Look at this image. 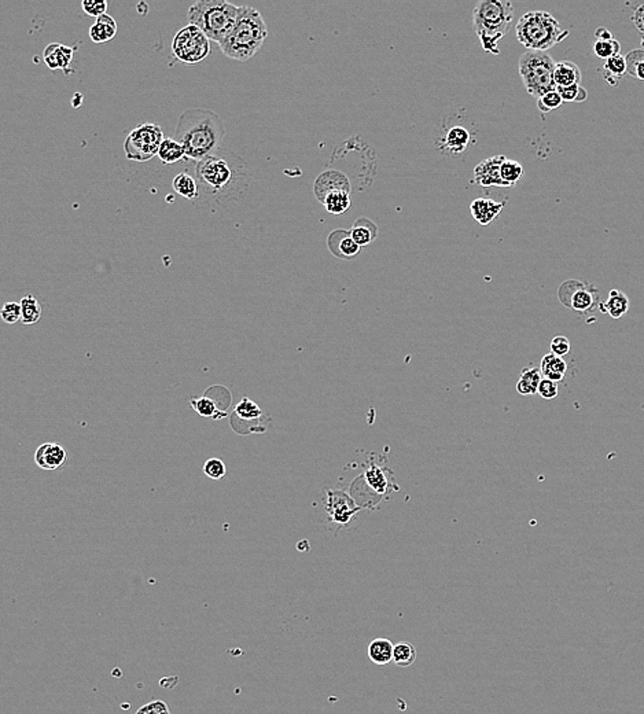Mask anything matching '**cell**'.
Returning a JSON list of instances; mask_svg holds the SVG:
<instances>
[{
    "label": "cell",
    "mask_w": 644,
    "mask_h": 714,
    "mask_svg": "<svg viewBox=\"0 0 644 714\" xmlns=\"http://www.w3.org/2000/svg\"><path fill=\"white\" fill-rule=\"evenodd\" d=\"M199 209L214 210L240 200L249 187V173L244 161L235 152L220 150L199 162L195 168Z\"/></svg>",
    "instance_id": "1"
},
{
    "label": "cell",
    "mask_w": 644,
    "mask_h": 714,
    "mask_svg": "<svg viewBox=\"0 0 644 714\" xmlns=\"http://www.w3.org/2000/svg\"><path fill=\"white\" fill-rule=\"evenodd\" d=\"M224 137L225 126L221 117L209 108L184 110L174 128V139L184 147L185 158L196 162L218 152Z\"/></svg>",
    "instance_id": "2"
},
{
    "label": "cell",
    "mask_w": 644,
    "mask_h": 714,
    "mask_svg": "<svg viewBox=\"0 0 644 714\" xmlns=\"http://www.w3.org/2000/svg\"><path fill=\"white\" fill-rule=\"evenodd\" d=\"M266 36L268 29L260 11L242 5L233 29L218 47L227 58L246 62L261 49Z\"/></svg>",
    "instance_id": "3"
},
{
    "label": "cell",
    "mask_w": 644,
    "mask_h": 714,
    "mask_svg": "<svg viewBox=\"0 0 644 714\" xmlns=\"http://www.w3.org/2000/svg\"><path fill=\"white\" fill-rule=\"evenodd\" d=\"M512 18L514 7L508 0H482L475 5L474 30L486 52L500 55L498 41L504 37Z\"/></svg>",
    "instance_id": "4"
},
{
    "label": "cell",
    "mask_w": 644,
    "mask_h": 714,
    "mask_svg": "<svg viewBox=\"0 0 644 714\" xmlns=\"http://www.w3.org/2000/svg\"><path fill=\"white\" fill-rule=\"evenodd\" d=\"M518 41L527 51L547 52L566 37L568 30L563 29L556 18L547 11H529L523 14L515 26Z\"/></svg>",
    "instance_id": "5"
},
{
    "label": "cell",
    "mask_w": 644,
    "mask_h": 714,
    "mask_svg": "<svg viewBox=\"0 0 644 714\" xmlns=\"http://www.w3.org/2000/svg\"><path fill=\"white\" fill-rule=\"evenodd\" d=\"M239 7L225 0H199L188 8V21L198 26L209 40L222 43L233 29Z\"/></svg>",
    "instance_id": "6"
},
{
    "label": "cell",
    "mask_w": 644,
    "mask_h": 714,
    "mask_svg": "<svg viewBox=\"0 0 644 714\" xmlns=\"http://www.w3.org/2000/svg\"><path fill=\"white\" fill-rule=\"evenodd\" d=\"M555 65L547 52L526 51L519 56L518 69L527 93L538 99L556 89L553 80Z\"/></svg>",
    "instance_id": "7"
},
{
    "label": "cell",
    "mask_w": 644,
    "mask_h": 714,
    "mask_svg": "<svg viewBox=\"0 0 644 714\" xmlns=\"http://www.w3.org/2000/svg\"><path fill=\"white\" fill-rule=\"evenodd\" d=\"M163 140L165 136L159 125L150 122L141 124L128 133L124 141V151L128 159L146 162L154 155H158Z\"/></svg>",
    "instance_id": "8"
},
{
    "label": "cell",
    "mask_w": 644,
    "mask_h": 714,
    "mask_svg": "<svg viewBox=\"0 0 644 714\" xmlns=\"http://www.w3.org/2000/svg\"><path fill=\"white\" fill-rule=\"evenodd\" d=\"M172 51L179 60L195 65L210 55V40L198 26L188 23L174 34Z\"/></svg>",
    "instance_id": "9"
},
{
    "label": "cell",
    "mask_w": 644,
    "mask_h": 714,
    "mask_svg": "<svg viewBox=\"0 0 644 714\" xmlns=\"http://www.w3.org/2000/svg\"><path fill=\"white\" fill-rule=\"evenodd\" d=\"M559 301L573 312L584 314L599 308V290L589 283L567 280L557 290Z\"/></svg>",
    "instance_id": "10"
},
{
    "label": "cell",
    "mask_w": 644,
    "mask_h": 714,
    "mask_svg": "<svg viewBox=\"0 0 644 714\" xmlns=\"http://www.w3.org/2000/svg\"><path fill=\"white\" fill-rule=\"evenodd\" d=\"M354 505V500L343 492H328L327 494L325 509L332 522L338 525H346L360 511V507Z\"/></svg>",
    "instance_id": "11"
},
{
    "label": "cell",
    "mask_w": 644,
    "mask_h": 714,
    "mask_svg": "<svg viewBox=\"0 0 644 714\" xmlns=\"http://www.w3.org/2000/svg\"><path fill=\"white\" fill-rule=\"evenodd\" d=\"M504 159V155H494L479 162L474 169V181L483 188L504 187L501 178V165Z\"/></svg>",
    "instance_id": "12"
},
{
    "label": "cell",
    "mask_w": 644,
    "mask_h": 714,
    "mask_svg": "<svg viewBox=\"0 0 644 714\" xmlns=\"http://www.w3.org/2000/svg\"><path fill=\"white\" fill-rule=\"evenodd\" d=\"M67 460V450L59 444L45 442L40 445L34 453L36 464L48 471H54L60 468Z\"/></svg>",
    "instance_id": "13"
},
{
    "label": "cell",
    "mask_w": 644,
    "mask_h": 714,
    "mask_svg": "<svg viewBox=\"0 0 644 714\" xmlns=\"http://www.w3.org/2000/svg\"><path fill=\"white\" fill-rule=\"evenodd\" d=\"M332 191H350L349 180L338 170H325L314 181V194L320 202Z\"/></svg>",
    "instance_id": "14"
},
{
    "label": "cell",
    "mask_w": 644,
    "mask_h": 714,
    "mask_svg": "<svg viewBox=\"0 0 644 714\" xmlns=\"http://www.w3.org/2000/svg\"><path fill=\"white\" fill-rule=\"evenodd\" d=\"M74 51L76 48L73 47L60 43H51L44 48L43 59L51 70L60 69L66 71L74 58Z\"/></svg>",
    "instance_id": "15"
},
{
    "label": "cell",
    "mask_w": 644,
    "mask_h": 714,
    "mask_svg": "<svg viewBox=\"0 0 644 714\" xmlns=\"http://www.w3.org/2000/svg\"><path fill=\"white\" fill-rule=\"evenodd\" d=\"M328 249L339 258L356 257L360 251V246L352 239L349 232L336 229L328 236Z\"/></svg>",
    "instance_id": "16"
},
{
    "label": "cell",
    "mask_w": 644,
    "mask_h": 714,
    "mask_svg": "<svg viewBox=\"0 0 644 714\" xmlns=\"http://www.w3.org/2000/svg\"><path fill=\"white\" fill-rule=\"evenodd\" d=\"M504 202H497L487 198H479L471 202L470 210L474 220L481 225L490 224L503 210Z\"/></svg>",
    "instance_id": "17"
},
{
    "label": "cell",
    "mask_w": 644,
    "mask_h": 714,
    "mask_svg": "<svg viewBox=\"0 0 644 714\" xmlns=\"http://www.w3.org/2000/svg\"><path fill=\"white\" fill-rule=\"evenodd\" d=\"M117 34V22L108 14L99 16L89 27V38L95 44H106Z\"/></svg>",
    "instance_id": "18"
},
{
    "label": "cell",
    "mask_w": 644,
    "mask_h": 714,
    "mask_svg": "<svg viewBox=\"0 0 644 714\" xmlns=\"http://www.w3.org/2000/svg\"><path fill=\"white\" fill-rule=\"evenodd\" d=\"M394 644L386 637L373 638L367 647V655L372 663L383 666L393 662Z\"/></svg>",
    "instance_id": "19"
},
{
    "label": "cell",
    "mask_w": 644,
    "mask_h": 714,
    "mask_svg": "<svg viewBox=\"0 0 644 714\" xmlns=\"http://www.w3.org/2000/svg\"><path fill=\"white\" fill-rule=\"evenodd\" d=\"M553 80L556 88L559 87H570L581 82V70L579 67L570 60H560L555 65Z\"/></svg>",
    "instance_id": "20"
},
{
    "label": "cell",
    "mask_w": 644,
    "mask_h": 714,
    "mask_svg": "<svg viewBox=\"0 0 644 714\" xmlns=\"http://www.w3.org/2000/svg\"><path fill=\"white\" fill-rule=\"evenodd\" d=\"M540 371L545 379H549V380H553L557 383L564 378V375L567 372V362L563 360V357L548 353L541 360Z\"/></svg>",
    "instance_id": "21"
},
{
    "label": "cell",
    "mask_w": 644,
    "mask_h": 714,
    "mask_svg": "<svg viewBox=\"0 0 644 714\" xmlns=\"http://www.w3.org/2000/svg\"><path fill=\"white\" fill-rule=\"evenodd\" d=\"M470 140H471V135L465 128L453 126L446 132L442 147L446 151H449L450 154H460L467 150Z\"/></svg>",
    "instance_id": "22"
},
{
    "label": "cell",
    "mask_w": 644,
    "mask_h": 714,
    "mask_svg": "<svg viewBox=\"0 0 644 714\" xmlns=\"http://www.w3.org/2000/svg\"><path fill=\"white\" fill-rule=\"evenodd\" d=\"M603 313L610 314L612 319H621L629 310V298L619 290H611L604 303L599 305Z\"/></svg>",
    "instance_id": "23"
},
{
    "label": "cell",
    "mask_w": 644,
    "mask_h": 714,
    "mask_svg": "<svg viewBox=\"0 0 644 714\" xmlns=\"http://www.w3.org/2000/svg\"><path fill=\"white\" fill-rule=\"evenodd\" d=\"M541 378L540 368L526 367L520 372V378L516 382V391L522 395H533L538 391Z\"/></svg>",
    "instance_id": "24"
},
{
    "label": "cell",
    "mask_w": 644,
    "mask_h": 714,
    "mask_svg": "<svg viewBox=\"0 0 644 714\" xmlns=\"http://www.w3.org/2000/svg\"><path fill=\"white\" fill-rule=\"evenodd\" d=\"M352 239L361 247L372 243L378 236V228L368 218H358L349 231Z\"/></svg>",
    "instance_id": "25"
},
{
    "label": "cell",
    "mask_w": 644,
    "mask_h": 714,
    "mask_svg": "<svg viewBox=\"0 0 644 714\" xmlns=\"http://www.w3.org/2000/svg\"><path fill=\"white\" fill-rule=\"evenodd\" d=\"M626 70H628V66H626L625 55L619 54V55L611 56L610 59H607L604 62L601 73H603L604 78L608 81V84L617 85V81L621 80L626 74Z\"/></svg>",
    "instance_id": "26"
},
{
    "label": "cell",
    "mask_w": 644,
    "mask_h": 714,
    "mask_svg": "<svg viewBox=\"0 0 644 714\" xmlns=\"http://www.w3.org/2000/svg\"><path fill=\"white\" fill-rule=\"evenodd\" d=\"M158 158L165 165H173V163L181 161L183 158H185V151H184V147L181 146V143H179L176 139L165 137V140L162 141V144L159 147Z\"/></svg>",
    "instance_id": "27"
},
{
    "label": "cell",
    "mask_w": 644,
    "mask_h": 714,
    "mask_svg": "<svg viewBox=\"0 0 644 714\" xmlns=\"http://www.w3.org/2000/svg\"><path fill=\"white\" fill-rule=\"evenodd\" d=\"M172 187L179 195H181L183 198H185L188 200L195 202L198 199L199 191H198L196 180L192 176H189L188 173H179L177 176H174V178L172 181Z\"/></svg>",
    "instance_id": "28"
},
{
    "label": "cell",
    "mask_w": 644,
    "mask_h": 714,
    "mask_svg": "<svg viewBox=\"0 0 644 714\" xmlns=\"http://www.w3.org/2000/svg\"><path fill=\"white\" fill-rule=\"evenodd\" d=\"M327 211L332 214H342L350 207V196L347 191H332L321 202Z\"/></svg>",
    "instance_id": "29"
},
{
    "label": "cell",
    "mask_w": 644,
    "mask_h": 714,
    "mask_svg": "<svg viewBox=\"0 0 644 714\" xmlns=\"http://www.w3.org/2000/svg\"><path fill=\"white\" fill-rule=\"evenodd\" d=\"M21 309L22 316L21 320L23 324H34L38 321L41 316V305L40 302L30 294H26L21 298Z\"/></svg>",
    "instance_id": "30"
},
{
    "label": "cell",
    "mask_w": 644,
    "mask_h": 714,
    "mask_svg": "<svg viewBox=\"0 0 644 714\" xmlns=\"http://www.w3.org/2000/svg\"><path fill=\"white\" fill-rule=\"evenodd\" d=\"M416 648L412 643L401 641L394 644L393 662L400 667H408L416 660Z\"/></svg>",
    "instance_id": "31"
},
{
    "label": "cell",
    "mask_w": 644,
    "mask_h": 714,
    "mask_svg": "<svg viewBox=\"0 0 644 714\" xmlns=\"http://www.w3.org/2000/svg\"><path fill=\"white\" fill-rule=\"evenodd\" d=\"M191 405L195 412H198L203 417L210 419H221L225 416V412H220L217 404L207 395L199 398H191Z\"/></svg>",
    "instance_id": "32"
},
{
    "label": "cell",
    "mask_w": 644,
    "mask_h": 714,
    "mask_svg": "<svg viewBox=\"0 0 644 714\" xmlns=\"http://www.w3.org/2000/svg\"><path fill=\"white\" fill-rule=\"evenodd\" d=\"M523 177V168L518 161L508 159L505 157L503 165H501V178L504 183V187H512L515 185L520 178Z\"/></svg>",
    "instance_id": "33"
},
{
    "label": "cell",
    "mask_w": 644,
    "mask_h": 714,
    "mask_svg": "<svg viewBox=\"0 0 644 714\" xmlns=\"http://www.w3.org/2000/svg\"><path fill=\"white\" fill-rule=\"evenodd\" d=\"M626 73L637 80H644V49H633L625 55Z\"/></svg>",
    "instance_id": "34"
},
{
    "label": "cell",
    "mask_w": 644,
    "mask_h": 714,
    "mask_svg": "<svg viewBox=\"0 0 644 714\" xmlns=\"http://www.w3.org/2000/svg\"><path fill=\"white\" fill-rule=\"evenodd\" d=\"M364 478L367 481V485L373 490V492H378V493H384L386 489H387V478L383 472V470L378 465H371L365 474H364Z\"/></svg>",
    "instance_id": "35"
},
{
    "label": "cell",
    "mask_w": 644,
    "mask_h": 714,
    "mask_svg": "<svg viewBox=\"0 0 644 714\" xmlns=\"http://www.w3.org/2000/svg\"><path fill=\"white\" fill-rule=\"evenodd\" d=\"M235 415L243 420H258L262 416V411L254 401L243 397L235 406Z\"/></svg>",
    "instance_id": "36"
},
{
    "label": "cell",
    "mask_w": 644,
    "mask_h": 714,
    "mask_svg": "<svg viewBox=\"0 0 644 714\" xmlns=\"http://www.w3.org/2000/svg\"><path fill=\"white\" fill-rule=\"evenodd\" d=\"M593 52L597 58L600 59H610L611 56H615V55H619L621 54V44L612 38L610 41H599L596 40L595 45H593Z\"/></svg>",
    "instance_id": "37"
},
{
    "label": "cell",
    "mask_w": 644,
    "mask_h": 714,
    "mask_svg": "<svg viewBox=\"0 0 644 714\" xmlns=\"http://www.w3.org/2000/svg\"><path fill=\"white\" fill-rule=\"evenodd\" d=\"M563 102H584L588 97V92L579 84H574L570 87H559L556 88Z\"/></svg>",
    "instance_id": "38"
},
{
    "label": "cell",
    "mask_w": 644,
    "mask_h": 714,
    "mask_svg": "<svg viewBox=\"0 0 644 714\" xmlns=\"http://www.w3.org/2000/svg\"><path fill=\"white\" fill-rule=\"evenodd\" d=\"M563 103V99L562 96L559 95V92L555 89V91H551L545 95H542L541 97L537 99V106L538 108L542 111V113H548V111H552V110H556L562 106Z\"/></svg>",
    "instance_id": "39"
},
{
    "label": "cell",
    "mask_w": 644,
    "mask_h": 714,
    "mask_svg": "<svg viewBox=\"0 0 644 714\" xmlns=\"http://www.w3.org/2000/svg\"><path fill=\"white\" fill-rule=\"evenodd\" d=\"M203 472L210 479H221L227 474V467L222 460H220L217 457H211L205 461Z\"/></svg>",
    "instance_id": "40"
},
{
    "label": "cell",
    "mask_w": 644,
    "mask_h": 714,
    "mask_svg": "<svg viewBox=\"0 0 644 714\" xmlns=\"http://www.w3.org/2000/svg\"><path fill=\"white\" fill-rule=\"evenodd\" d=\"M81 5H82V10H84V12L87 15L95 16L96 19L99 16L104 15L106 11H107V7H108L106 0H84L81 3Z\"/></svg>",
    "instance_id": "41"
},
{
    "label": "cell",
    "mask_w": 644,
    "mask_h": 714,
    "mask_svg": "<svg viewBox=\"0 0 644 714\" xmlns=\"http://www.w3.org/2000/svg\"><path fill=\"white\" fill-rule=\"evenodd\" d=\"M22 309L21 303L18 302H5L1 308V319L7 324H14L18 320H21Z\"/></svg>",
    "instance_id": "42"
},
{
    "label": "cell",
    "mask_w": 644,
    "mask_h": 714,
    "mask_svg": "<svg viewBox=\"0 0 644 714\" xmlns=\"http://www.w3.org/2000/svg\"><path fill=\"white\" fill-rule=\"evenodd\" d=\"M136 714H172V713L169 710V706L163 700L158 699V700L148 702V703L143 704L141 707H139Z\"/></svg>",
    "instance_id": "43"
},
{
    "label": "cell",
    "mask_w": 644,
    "mask_h": 714,
    "mask_svg": "<svg viewBox=\"0 0 644 714\" xmlns=\"http://www.w3.org/2000/svg\"><path fill=\"white\" fill-rule=\"evenodd\" d=\"M570 341L566 336H555L551 341V353L559 357H563L570 353Z\"/></svg>",
    "instance_id": "44"
},
{
    "label": "cell",
    "mask_w": 644,
    "mask_h": 714,
    "mask_svg": "<svg viewBox=\"0 0 644 714\" xmlns=\"http://www.w3.org/2000/svg\"><path fill=\"white\" fill-rule=\"evenodd\" d=\"M557 383L553 382V380H549V379H545L542 378V380L540 382V386H538V394L545 398V400H552V398H556L557 395Z\"/></svg>",
    "instance_id": "45"
},
{
    "label": "cell",
    "mask_w": 644,
    "mask_h": 714,
    "mask_svg": "<svg viewBox=\"0 0 644 714\" xmlns=\"http://www.w3.org/2000/svg\"><path fill=\"white\" fill-rule=\"evenodd\" d=\"M632 21L634 22V25L639 29V32H641L643 36H644V4H641L640 7H637L634 10Z\"/></svg>",
    "instance_id": "46"
},
{
    "label": "cell",
    "mask_w": 644,
    "mask_h": 714,
    "mask_svg": "<svg viewBox=\"0 0 644 714\" xmlns=\"http://www.w3.org/2000/svg\"><path fill=\"white\" fill-rule=\"evenodd\" d=\"M595 36H596V38H597L599 41H610V40L614 38L612 34H611V32H610L607 27H603V26H600V27H597V29L595 30Z\"/></svg>",
    "instance_id": "47"
},
{
    "label": "cell",
    "mask_w": 644,
    "mask_h": 714,
    "mask_svg": "<svg viewBox=\"0 0 644 714\" xmlns=\"http://www.w3.org/2000/svg\"><path fill=\"white\" fill-rule=\"evenodd\" d=\"M641 48L644 49V36H643V38H641Z\"/></svg>",
    "instance_id": "48"
}]
</instances>
